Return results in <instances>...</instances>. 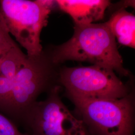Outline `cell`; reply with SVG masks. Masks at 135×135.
<instances>
[{
	"label": "cell",
	"mask_w": 135,
	"mask_h": 135,
	"mask_svg": "<svg viewBox=\"0 0 135 135\" xmlns=\"http://www.w3.org/2000/svg\"><path fill=\"white\" fill-rule=\"evenodd\" d=\"M17 45L9 33L0 15V52L2 55Z\"/></svg>",
	"instance_id": "10"
},
{
	"label": "cell",
	"mask_w": 135,
	"mask_h": 135,
	"mask_svg": "<svg viewBox=\"0 0 135 135\" xmlns=\"http://www.w3.org/2000/svg\"><path fill=\"white\" fill-rule=\"evenodd\" d=\"M17 45L0 57V76L14 79L23 66L27 59Z\"/></svg>",
	"instance_id": "9"
},
{
	"label": "cell",
	"mask_w": 135,
	"mask_h": 135,
	"mask_svg": "<svg viewBox=\"0 0 135 135\" xmlns=\"http://www.w3.org/2000/svg\"><path fill=\"white\" fill-rule=\"evenodd\" d=\"M51 10L40 0H1L0 15L9 34L34 57L43 52L42 31L47 25Z\"/></svg>",
	"instance_id": "5"
},
{
	"label": "cell",
	"mask_w": 135,
	"mask_h": 135,
	"mask_svg": "<svg viewBox=\"0 0 135 135\" xmlns=\"http://www.w3.org/2000/svg\"><path fill=\"white\" fill-rule=\"evenodd\" d=\"M118 43L131 48L135 47V16L124 9L116 11L106 22Z\"/></svg>",
	"instance_id": "8"
},
{
	"label": "cell",
	"mask_w": 135,
	"mask_h": 135,
	"mask_svg": "<svg viewBox=\"0 0 135 135\" xmlns=\"http://www.w3.org/2000/svg\"><path fill=\"white\" fill-rule=\"evenodd\" d=\"M74 29L71 38L50 55L54 65L75 61L107 68L122 76L129 75L106 22L75 25Z\"/></svg>",
	"instance_id": "1"
},
{
	"label": "cell",
	"mask_w": 135,
	"mask_h": 135,
	"mask_svg": "<svg viewBox=\"0 0 135 135\" xmlns=\"http://www.w3.org/2000/svg\"><path fill=\"white\" fill-rule=\"evenodd\" d=\"M60 9L72 18L75 25L95 23L103 19L107 9L111 4L107 0L55 1Z\"/></svg>",
	"instance_id": "7"
},
{
	"label": "cell",
	"mask_w": 135,
	"mask_h": 135,
	"mask_svg": "<svg viewBox=\"0 0 135 135\" xmlns=\"http://www.w3.org/2000/svg\"><path fill=\"white\" fill-rule=\"evenodd\" d=\"M61 87L55 85L46 100L36 102L21 122L30 135H93L83 121L70 111L60 96Z\"/></svg>",
	"instance_id": "4"
},
{
	"label": "cell",
	"mask_w": 135,
	"mask_h": 135,
	"mask_svg": "<svg viewBox=\"0 0 135 135\" xmlns=\"http://www.w3.org/2000/svg\"><path fill=\"white\" fill-rule=\"evenodd\" d=\"M75 106L74 115L93 135H134L135 101L133 91L120 99L68 98Z\"/></svg>",
	"instance_id": "2"
},
{
	"label": "cell",
	"mask_w": 135,
	"mask_h": 135,
	"mask_svg": "<svg viewBox=\"0 0 135 135\" xmlns=\"http://www.w3.org/2000/svg\"><path fill=\"white\" fill-rule=\"evenodd\" d=\"M0 135H30L21 133L13 121L0 113Z\"/></svg>",
	"instance_id": "11"
},
{
	"label": "cell",
	"mask_w": 135,
	"mask_h": 135,
	"mask_svg": "<svg viewBox=\"0 0 135 135\" xmlns=\"http://www.w3.org/2000/svg\"><path fill=\"white\" fill-rule=\"evenodd\" d=\"M54 66L50 55L43 51L38 56H28L13 79L10 95L1 111L17 125H21L25 113L39 95L55 85Z\"/></svg>",
	"instance_id": "3"
},
{
	"label": "cell",
	"mask_w": 135,
	"mask_h": 135,
	"mask_svg": "<svg viewBox=\"0 0 135 135\" xmlns=\"http://www.w3.org/2000/svg\"><path fill=\"white\" fill-rule=\"evenodd\" d=\"M59 81L68 98L115 99L132 92L114 71L97 65L64 67L59 73Z\"/></svg>",
	"instance_id": "6"
}]
</instances>
